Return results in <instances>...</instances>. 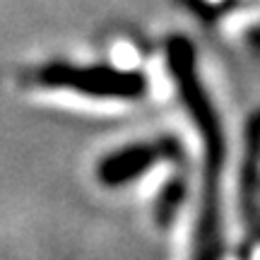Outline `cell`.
Listing matches in <instances>:
<instances>
[{"label":"cell","instance_id":"cell-1","mask_svg":"<svg viewBox=\"0 0 260 260\" xmlns=\"http://www.w3.org/2000/svg\"><path fill=\"white\" fill-rule=\"evenodd\" d=\"M111 56H113V63L118 65L121 70H130V68L138 65V53H135V48L128 46V44H116Z\"/></svg>","mask_w":260,"mask_h":260}]
</instances>
